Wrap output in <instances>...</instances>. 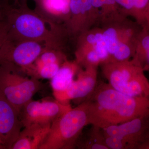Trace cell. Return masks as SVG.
Returning <instances> with one entry per match:
<instances>
[{
  "label": "cell",
  "mask_w": 149,
  "mask_h": 149,
  "mask_svg": "<svg viewBox=\"0 0 149 149\" xmlns=\"http://www.w3.org/2000/svg\"><path fill=\"white\" fill-rule=\"evenodd\" d=\"M76 147L83 149H109L102 129L94 125H92L84 138H79Z\"/></svg>",
  "instance_id": "e0dca14e"
},
{
  "label": "cell",
  "mask_w": 149,
  "mask_h": 149,
  "mask_svg": "<svg viewBox=\"0 0 149 149\" xmlns=\"http://www.w3.org/2000/svg\"><path fill=\"white\" fill-rule=\"evenodd\" d=\"M135 43L136 41L119 44L114 52L110 56L107 63L127 61L131 59L135 54Z\"/></svg>",
  "instance_id": "ffe728a7"
},
{
  "label": "cell",
  "mask_w": 149,
  "mask_h": 149,
  "mask_svg": "<svg viewBox=\"0 0 149 149\" xmlns=\"http://www.w3.org/2000/svg\"><path fill=\"white\" fill-rule=\"evenodd\" d=\"M97 67H92L79 70L77 78L65 91L54 95L59 101L70 103L71 100L84 101L95 88L97 83Z\"/></svg>",
  "instance_id": "7c38bea8"
},
{
  "label": "cell",
  "mask_w": 149,
  "mask_h": 149,
  "mask_svg": "<svg viewBox=\"0 0 149 149\" xmlns=\"http://www.w3.org/2000/svg\"><path fill=\"white\" fill-rule=\"evenodd\" d=\"M138 25H139L137 22L128 20L127 17L102 25L103 38L109 54V58L119 44L136 41L142 29H139Z\"/></svg>",
  "instance_id": "4fadbf2b"
},
{
  "label": "cell",
  "mask_w": 149,
  "mask_h": 149,
  "mask_svg": "<svg viewBox=\"0 0 149 149\" xmlns=\"http://www.w3.org/2000/svg\"><path fill=\"white\" fill-rule=\"evenodd\" d=\"M80 66L77 63L66 59L61 65L58 71L51 79V86L53 95L63 92L69 87Z\"/></svg>",
  "instance_id": "9a60e30c"
},
{
  "label": "cell",
  "mask_w": 149,
  "mask_h": 149,
  "mask_svg": "<svg viewBox=\"0 0 149 149\" xmlns=\"http://www.w3.org/2000/svg\"><path fill=\"white\" fill-rule=\"evenodd\" d=\"M89 125L104 128L149 113V98L127 95L107 83L98 81L85 99Z\"/></svg>",
  "instance_id": "6da1fadb"
},
{
  "label": "cell",
  "mask_w": 149,
  "mask_h": 149,
  "mask_svg": "<svg viewBox=\"0 0 149 149\" xmlns=\"http://www.w3.org/2000/svg\"><path fill=\"white\" fill-rule=\"evenodd\" d=\"M132 17L142 28L146 26L149 11V0H132Z\"/></svg>",
  "instance_id": "44dd1931"
},
{
  "label": "cell",
  "mask_w": 149,
  "mask_h": 149,
  "mask_svg": "<svg viewBox=\"0 0 149 149\" xmlns=\"http://www.w3.org/2000/svg\"><path fill=\"white\" fill-rule=\"evenodd\" d=\"M5 14L9 41H36L44 43L46 47L61 50L64 38L49 29L45 21L28 7L26 0H21L15 7L6 5Z\"/></svg>",
  "instance_id": "7a4b0ae2"
},
{
  "label": "cell",
  "mask_w": 149,
  "mask_h": 149,
  "mask_svg": "<svg viewBox=\"0 0 149 149\" xmlns=\"http://www.w3.org/2000/svg\"><path fill=\"white\" fill-rule=\"evenodd\" d=\"M22 127L19 111L0 92V149H11Z\"/></svg>",
  "instance_id": "ba28073f"
},
{
  "label": "cell",
  "mask_w": 149,
  "mask_h": 149,
  "mask_svg": "<svg viewBox=\"0 0 149 149\" xmlns=\"http://www.w3.org/2000/svg\"><path fill=\"white\" fill-rule=\"evenodd\" d=\"M72 108L70 104L59 101L55 98H46L41 101L32 99L22 107L19 118L24 128L34 124L51 125Z\"/></svg>",
  "instance_id": "52a82bcc"
},
{
  "label": "cell",
  "mask_w": 149,
  "mask_h": 149,
  "mask_svg": "<svg viewBox=\"0 0 149 149\" xmlns=\"http://www.w3.org/2000/svg\"><path fill=\"white\" fill-rule=\"evenodd\" d=\"M117 4L126 16L132 17V0H116Z\"/></svg>",
  "instance_id": "603a6c76"
},
{
  "label": "cell",
  "mask_w": 149,
  "mask_h": 149,
  "mask_svg": "<svg viewBox=\"0 0 149 149\" xmlns=\"http://www.w3.org/2000/svg\"><path fill=\"white\" fill-rule=\"evenodd\" d=\"M70 17L66 26L68 35L78 37L99 22V15L91 0H70Z\"/></svg>",
  "instance_id": "30bf717a"
},
{
  "label": "cell",
  "mask_w": 149,
  "mask_h": 149,
  "mask_svg": "<svg viewBox=\"0 0 149 149\" xmlns=\"http://www.w3.org/2000/svg\"><path fill=\"white\" fill-rule=\"evenodd\" d=\"M77 37L75 51L83 50L95 47L103 40L102 28L99 27H92L81 33Z\"/></svg>",
  "instance_id": "ac0fdd59"
},
{
  "label": "cell",
  "mask_w": 149,
  "mask_h": 149,
  "mask_svg": "<svg viewBox=\"0 0 149 149\" xmlns=\"http://www.w3.org/2000/svg\"><path fill=\"white\" fill-rule=\"evenodd\" d=\"M144 27L147 28V29H149V11L148 14V17H147V18L146 26H145V27Z\"/></svg>",
  "instance_id": "d4e9b609"
},
{
  "label": "cell",
  "mask_w": 149,
  "mask_h": 149,
  "mask_svg": "<svg viewBox=\"0 0 149 149\" xmlns=\"http://www.w3.org/2000/svg\"><path fill=\"white\" fill-rule=\"evenodd\" d=\"M45 47V50L33 63L35 65L39 66L56 63L62 64L67 59L62 50Z\"/></svg>",
  "instance_id": "d6986e66"
},
{
  "label": "cell",
  "mask_w": 149,
  "mask_h": 149,
  "mask_svg": "<svg viewBox=\"0 0 149 149\" xmlns=\"http://www.w3.org/2000/svg\"><path fill=\"white\" fill-rule=\"evenodd\" d=\"M51 126L34 124L24 127L11 149H40L47 136Z\"/></svg>",
  "instance_id": "5bb4252c"
},
{
  "label": "cell",
  "mask_w": 149,
  "mask_h": 149,
  "mask_svg": "<svg viewBox=\"0 0 149 149\" xmlns=\"http://www.w3.org/2000/svg\"><path fill=\"white\" fill-rule=\"evenodd\" d=\"M102 129L104 136L116 138L124 149H149V113Z\"/></svg>",
  "instance_id": "8992f818"
},
{
  "label": "cell",
  "mask_w": 149,
  "mask_h": 149,
  "mask_svg": "<svg viewBox=\"0 0 149 149\" xmlns=\"http://www.w3.org/2000/svg\"><path fill=\"white\" fill-rule=\"evenodd\" d=\"M101 65L104 77L115 89L131 97L149 98V80L134 59Z\"/></svg>",
  "instance_id": "277c9868"
},
{
  "label": "cell",
  "mask_w": 149,
  "mask_h": 149,
  "mask_svg": "<svg viewBox=\"0 0 149 149\" xmlns=\"http://www.w3.org/2000/svg\"><path fill=\"white\" fill-rule=\"evenodd\" d=\"M97 11L99 22L102 25L128 17L118 6L116 0H91Z\"/></svg>",
  "instance_id": "2e32d148"
},
{
  "label": "cell",
  "mask_w": 149,
  "mask_h": 149,
  "mask_svg": "<svg viewBox=\"0 0 149 149\" xmlns=\"http://www.w3.org/2000/svg\"><path fill=\"white\" fill-rule=\"evenodd\" d=\"M6 4L0 3V23L4 19L5 16Z\"/></svg>",
  "instance_id": "cb8c5ba5"
},
{
  "label": "cell",
  "mask_w": 149,
  "mask_h": 149,
  "mask_svg": "<svg viewBox=\"0 0 149 149\" xmlns=\"http://www.w3.org/2000/svg\"><path fill=\"white\" fill-rule=\"evenodd\" d=\"M88 125V105L84 101L52 123L40 149L75 148L83 128Z\"/></svg>",
  "instance_id": "3957f363"
},
{
  "label": "cell",
  "mask_w": 149,
  "mask_h": 149,
  "mask_svg": "<svg viewBox=\"0 0 149 149\" xmlns=\"http://www.w3.org/2000/svg\"><path fill=\"white\" fill-rule=\"evenodd\" d=\"M35 10L56 34L66 29L70 17V0H35Z\"/></svg>",
  "instance_id": "8fae6325"
},
{
  "label": "cell",
  "mask_w": 149,
  "mask_h": 149,
  "mask_svg": "<svg viewBox=\"0 0 149 149\" xmlns=\"http://www.w3.org/2000/svg\"><path fill=\"white\" fill-rule=\"evenodd\" d=\"M45 47L36 41L23 40L12 42L7 40L1 61L10 62L22 71L32 65Z\"/></svg>",
  "instance_id": "9c48e42d"
},
{
  "label": "cell",
  "mask_w": 149,
  "mask_h": 149,
  "mask_svg": "<svg viewBox=\"0 0 149 149\" xmlns=\"http://www.w3.org/2000/svg\"><path fill=\"white\" fill-rule=\"evenodd\" d=\"M8 27L5 19L0 23V53L8 40Z\"/></svg>",
  "instance_id": "7402d4cb"
},
{
  "label": "cell",
  "mask_w": 149,
  "mask_h": 149,
  "mask_svg": "<svg viewBox=\"0 0 149 149\" xmlns=\"http://www.w3.org/2000/svg\"><path fill=\"white\" fill-rule=\"evenodd\" d=\"M22 71L20 68L10 62L0 61V92L19 112L43 88L39 80L25 77L22 74Z\"/></svg>",
  "instance_id": "5b68a950"
}]
</instances>
